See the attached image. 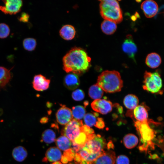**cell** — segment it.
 Returning <instances> with one entry per match:
<instances>
[{
    "label": "cell",
    "mask_w": 164,
    "mask_h": 164,
    "mask_svg": "<svg viewBox=\"0 0 164 164\" xmlns=\"http://www.w3.org/2000/svg\"><path fill=\"white\" fill-rule=\"evenodd\" d=\"M106 146L104 138L99 135L93 134L76 153L74 160L79 164H89L105 151Z\"/></svg>",
    "instance_id": "obj_1"
},
{
    "label": "cell",
    "mask_w": 164,
    "mask_h": 164,
    "mask_svg": "<svg viewBox=\"0 0 164 164\" xmlns=\"http://www.w3.org/2000/svg\"><path fill=\"white\" fill-rule=\"evenodd\" d=\"M91 60V58L84 50L74 47L63 57V69L67 73L80 74L85 72L90 67Z\"/></svg>",
    "instance_id": "obj_2"
},
{
    "label": "cell",
    "mask_w": 164,
    "mask_h": 164,
    "mask_svg": "<svg viewBox=\"0 0 164 164\" xmlns=\"http://www.w3.org/2000/svg\"><path fill=\"white\" fill-rule=\"evenodd\" d=\"M123 84L119 72L115 70H106L98 77L96 84L103 91L113 93L121 91Z\"/></svg>",
    "instance_id": "obj_3"
},
{
    "label": "cell",
    "mask_w": 164,
    "mask_h": 164,
    "mask_svg": "<svg viewBox=\"0 0 164 164\" xmlns=\"http://www.w3.org/2000/svg\"><path fill=\"white\" fill-rule=\"evenodd\" d=\"M100 1V13L104 19L116 23H120L122 21V12L117 1L104 0Z\"/></svg>",
    "instance_id": "obj_4"
},
{
    "label": "cell",
    "mask_w": 164,
    "mask_h": 164,
    "mask_svg": "<svg viewBox=\"0 0 164 164\" xmlns=\"http://www.w3.org/2000/svg\"><path fill=\"white\" fill-rule=\"evenodd\" d=\"M151 120L140 122L136 121L135 125L140 137V151H146L152 144L151 140L154 136V131L149 125Z\"/></svg>",
    "instance_id": "obj_5"
},
{
    "label": "cell",
    "mask_w": 164,
    "mask_h": 164,
    "mask_svg": "<svg viewBox=\"0 0 164 164\" xmlns=\"http://www.w3.org/2000/svg\"><path fill=\"white\" fill-rule=\"evenodd\" d=\"M144 77V89L153 94L161 92L162 81L158 72L151 73L145 71Z\"/></svg>",
    "instance_id": "obj_6"
},
{
    "label": "cell",
    "mask_w": 164,
    "mask_h": 164,
    "mask_svg": "<svg viewBox=\"0 0 164 164\" xmlns=\"http://www.w3.org/2000/svg\"><path fill=\"white\" fill-rule=\"evenodd\" d=\"M83 126L81 120L73 119L66 125L63 130L64 134L72 142L83 131Z\"/></svg>",
    "instance_id": "obj_7"
},
{
    "label": "cell",
    "mask_w": 164,
    "mask_h": 164,
    "mask_svg": "<svg viewBox=\"0 0 164 164\" xmlns=\"http://www.w3.org/2000/svg\"><path fill=\"white\" fill-rule=\"evenodd\" d=\"M5 5L0 6V10L5 14H15L20 11L22 5L20 0H3Z\"/></svg>",
    "instance_id": "obj_8"
},
{
    "label": "cell",
    "mask_w": 164,
    "mask_h": 164,
    "mask_svg": "<svg viewBox=\"0 0 164 164\" xmlns=\"http://www.w3.org/2000/svg\"><path fill=\"white\" fill-rule=\"evenodd\" d=\"M91 106L95 111L105 114L112 110L113 105L109 101L99 99L94 101L91 103Z\"/></svg>",
    "instance_id": "obj_9"
},
{
    "label": "cell",
    "mask_w": 164,
    "mask_h": 164,
    "mask_svg": "<svg viewBox=\"0 0 164 164\" xmlns=\"http://www.w3.org/2000/svg\"><path fill=\"white\" fill-rule=\"evenodd\" d=\"M148 107L145 104L138 105L133 110H129L127 115L132 118L134 117L136 121L142 122L148 119Z\"/></svg>",
    "instance_id": "obj_10"
},
{
    "label": "cell",
    "mask_w": 164,
    "mask_h": 164,
    "mask_svg": "<svg viewBox=\"0 0 164 164\" xmlns=\"http://www.w3.org/2000/svg\"><path fill=\"white\" fill-rule=\"evenodd\" d=\"M56 120L62 125H66L73 119L72 110L68 108L63 106L57 111L56 114Z\"/></svg>",
    "instance_id": "obj_11"
},
{
    "label": "cell",
    "mask_w": 164,
    "mask_h": 164,
    "mask_svg": "<svg viewBox=\"0 0 164 164\" xmlns=\"http://www.w3.org/2000/svg\"><path fill=\"white\" fill-rule=\"evenodd\" d=\"M141 8L145 16L148 18H151L154 17L157 13L158 6L155 1L147 0L142 3Z\"/></svg>",
    "instance_id": "obj_12"
},
{
    "label": "cell",
    "mask_w": 164,
    "mask_h": 164,
    "mask_svg": "<svg viewBox=\"0 0 164 164\" xmlns=\"http://www.w3.org/2000/svg\"><path fill=\"white\" fill-rule=\"evenodd\" d=\"M116 157L114 152L111 150L104 151L89 164H114Z\"/></svg>",
    "instance_id": "obj_13"
},
{
    "label": "cell",
    "mask_w": 164,
    "mask_h": 164,
    "mask_svg": "<svg viewBox=\"0 0 164 164\" xmlns=\"http://www.w3.org/2000/svg\"><path fill=\"white\" fill-rule=\"evenodd\" d=\"M123 51L130 58L134 59L137 51V46L134 43L131 35H128L122 45Z\"/></svg>",
    "instance_id": "obj_14"
},
{
    "label": "cell",
    "mask_w": 164,
    "mask_h": 164,
    "mask_svg": "<svg viewBox=\"0 0 164 164\" xmlns=\"http://www.w3.org/2000/svg\"><path fill=\"white\" fill-rule=\"evenodd\" d=\"M50 80L41 74L35 75L32 82L33 87L36 90L42 91L47 89L49 86Z\"/></svg>",
    "instance_id": "obj_15"
},
{
    "label": "cell",
    "mask_w": 164,
    "mask_h": 164,
    "mask_svg": "<svg viewBox=\"0 0 164 164\" xmlns=\"http://www.w3.org/2000/svg\"><path fill=\"white\" fill-rule=\"evenodd\" d=\"M64 84L65 87L70 90H74L80 84V80L77 75L73 73L67 75L64 79Z\"/></svg>",
    "instance_id": "obj_16"
},
{
    "label": "cell",
    "mask_w": 164,
    "mask_h": 164,
    "mask_svg": "<svg viewBox=\"0 0 164 164\" xmlns=\"http://www.w3.org/2000/svg\"><path fill=\"white\" fill-rule=\"evenodd\" d=\"M60 36L63 39L70 40L73 39L76 34V30L74 27L70 25L63 26L59 31Z\"/></svg>",
    "instance_id": "obj_17"
},
{
    "label": "cell",
    "mask_w": 164,
    "mask_h": 164,
    "mask_svg": "<svg viewBox=\"0 0 164 164\" xmlns=\"http://www.w3.org/2000/svg\"><path fill=\"white\" fill-rule=\"evenodd\" d=\"M161 62L160 55L155 53H152L148 54L145 60L147 65L153 69L158 67L160 65Z\"/></svg>",
    "instance_id": "obj_18"
},
{
    "label": "cell",
    "mask_w": 164,
    "mask_h": 164,
    "mask_svg": "<svg viewBox=\"0 0 164 164\" xmlns=\"http://www.w3.org/2000/svg\"><path fill=\"white\" fill-rule=\"evenodd\" d=\"M62 157V153L60 150L56 147L49 149L46 154L45 160L50 162H56L60 160Z\"/></svg>",
    "instance_id": "obj_19"
},
{
    "label": "cell",
    "mask_w": 164,
    "mask_h": 164,
    "mask_svg": "<svg viewBox=\"0 0 164 164\" xmlns=\"http://www.w3.org/2000/svg\"><path fill=\"white\" fill-rule=\"evenodd\" d=\"M12 156L14 159L18 162L23 161L27 156L26 149L23 146H19L15 147L12 151Z\"/></svg>",
    "instance_id": "obj_20"
},
{
    "label": "cell",
    "mask_w": 164,
    "mask_h": 164,
    "mask_svg": "<svg viewBox=\"0 0 164 164\" xmlns=\"http://www.w3.org/2000/svg\"><path fill=\"white\" fill-rule=\"evenodd\" d=\"M139 100L135 95L129 94L124 98L123 103L125 106L129 110H133L138 105Z\"/></svg>",
    "instance_id": "obj_21"
},
{
    "label": "cell",
    "mask_w": 164,
    "mask_h": 164,
    "mask_svg": "<svg viewBox=\"0 0 164 164\" xmlns=\"http://www.w3.org/2000/svg\"><path fill=\"white\" fill-rule=\"evenodd\" d=\"M10 70L0 66V89L4 87L9 81L11 78Z\"/></svg>",
    "instance_id": "obj_22"
},
{
    "label": "cell",
    "mask_w": 164,
    "mask_h": 164,
    "mask_svg": "<svg viewBox=\"0 0 164 164\" xmlns=\"http://www.w3.org/2000/svg\"><path fill=\"white\" fill-rule=\"evenodd\" d=\"M117 28L116 23L108 20H105L101 25L102 31L107 35L113 34L116 30Z\"/></svg>",
    "instance_id": "obj_23"
},
{
    "label": "cell",
    "mask_w": 164,
    "mask_h": 164,
    "mask_svg": "<svg viewBox=\"0 0 164 164\" xmlns=\"http://www.w3.org/2000/svg\"><path fill=\"white\" fill-rule=\"evenodd\" d=\"M71 142V141L65 135L59 137L56 141V145L58 148L65 151L70 149Z\"/></svg>",
    "instance_id": "obj_24"
},
{
    "label": "cell",
    "mask_w": 164,
    "mask_h": 164,
    "mask_svg": "<svg viewBox=\"0 0 164 164\" xmlns=\"http://www.w3.org/2000/svg\"><path fill=\"white\" fill-rule=\"evenodd\" d=\"M123 142L125 147L128 149H131L135 147L138 143V139L135 135L129 134L124 138Z\"/></svg>",
    "instance_id": "obj_25"
},
{
    "label": "cell",
    "mask_w": 164,
    "mask_h": 164,
    "mask_svg": "<svg viewBox=\"0 0 164 164\" xmlns=\"http://www.w3.org/2000/svg\"><path fill=\"white\" fill-rule=\"evenodd\" d=\"M103 93V90L97 84L91 86L88 91L90 97L94 100L101 99Z\"/></svg>",
    "instance_id": "obj_26"
},
{
    "label": "cell",
    "mask_w": 164,
    "mask_h": 164,
    "mask_svg": "<svg viewBox=\"0 0 164 164\" xmlns=\"http://www.w3.org/2000/svg\"><path fill=\"white\" fill-rule=\"evenodd\" d=\"M72 114L74 119L80 120L85 115L86 111L84 108L81 105L73 107L72 108Z\"/></svg>",
    "instance_id": "obj_27"
},
{
    "label": "cell",
    "mask_w": 164,
    "mask_h": 164,
    "mask_svg": "<svg viewBox=\"0 0 164 164\" xmlns=\"http://www.w3.org/2000/svg\"><path fill=\"white\" fill-rule=\"evenodd\" d=\"M43 140L46 143L50 144L55 140L56 135L54 131L50 129H47L43 133L42 137Z\"/></svg>",
    "instance_id": "obj_28"
},
{
    "label": "cell",
    "mask_w": 164,
    "mask_h": 164,
    "mask_svg": "<svg viewBox=\"0 0 164 164\" xmlns=\"http://www.w3.org/2000/svg\"><path fill=\"white\" fill-rule=\"evenodd\" d=\"M23 45L26 50L28 51H32L35 49L36 46V40L32 38L25 39L23 40Z\"/></svg>",
    "instance_id": "obj_29"
},
{
    "label": "cell",
    "mask_w": 164,
    "mask_h": 164,
    "mask_svg": "<svg viewBox=\"0 0 164 164\" xmlns=\"http://www.w3.org/2000/svg\"><path fill=\"white\" fill-rule=\"evenodd\" d=\"M84 118L86 125L89 127L94 126L97 121L96 116L94 114L87 113L85 114Z\"/></svg>",
    "instance_id": "obj_30"
},
{
    "label": "cell",
    "mask_w": 164,
    "mask_h": 164,
    "mask_svg": "<svg viewBox=\"0 0 164 164\" xmlns=\"http://www.w3.org/2000/svg\"><path fill=\"white\" fill-rule=\"evenodd\" d=\"M10 29L8 26L5 23H0V38L4 39L9 34Z\"/></svg>",
    "instance_id": "obj_31"
},
{
    "label": "cell",
    "mask_w": 164,
    "mask_h": 164,
    "mask_svg": "<svg viewBox=\"0 0 164 164\" xmlns=\"http://www.w3.org/2000/svg\"><path fill=\"white\" fill-rule=\"evenodd\" d=\"M72 97L76 101H80L84 97L85 94L84 91L80 89H77L73 91L72 94Z\"/></svg>",
    "instance_id": "obj_32"
},
{
    "label": "cell",
    "mask_w": 164,
    "mask_h": 164,
    "mask_svg": "<svg viewBox=\"0 0 164 164\" xmlns=\"http://www.w3.org/2000/svg\"><path fill=\"white\" fill-rule=\"evenodd\" d=\"M117 164H129V160L127 157L125 155L118 156L116 159Z\"/></svg>",
    "instance_id": "obj_33"
},
{
    "label": "cell",
    "mask_w": 164,
    "mask_h": 164,
    "mask_svg": "<svg viewBox=\"0 0 164 164\" xmlns=\"http://www.w3.org/2000/svg\"><path fill=\"white\" fill-rule=\"evenodd\" d=\"M29 15L27 13L23 12L22 13L21 15L18 18V20L21 22H27L29 19Z\"/></svg>",
    "instance_id": "obj_34"
},
{
    "label": "cell",
    "mask_w": 164,
    "mask_h": 164,
    "mask_svg": "<svg viewBox=\"0 0 164 164\" xmlns=\"http://www.w3.org/2000/svg\"><path fill=\"white\" fill-rule=\"evenodd\" d=\"M104 123L102 118H98L95 126L99 129L103 128L104 127Z\"/></svg>",
    "instance_id": "obj_35"
},
{
    "label": "cell",
    "mask_w": 164,
    "mask_h": 164,
    "mask_svg": "<svg viewBox=\"0 0 164 164\" xmlns=\"http://www.w3.org/2000/svg\"><path fill=\"white\" fill-rule=\"evenodd\" d=\"M52 164H62L61 162H60L57 161L55 162H54Z\"/></svg>",
    "instance_id": "obj_36"
},
{
    "label": "cell",
    "mask_w": 164,
    "mask_h": 164,
    "mask_svg": "<svg viewBox=\"0 0 164 164\" xmlns=\"http://www.w3.org/2000/svg\"><path fill=\"white\" fill-rule=\"evenodd\" d=\"M3 112V111L2 109L0 108V116L2 114Z\"/></svg>",
    "instance_id": "obj_37"
},
{
    "label": "cell",
    "mask_w": 164,
    "mask_h": 164,
    "mask_svg": "<svg viewBox=\"0 0 164 164\" xmlns=\"http://www.w3.org/2000/svg\"></svg>",
    "instance_id": "obj_38"
}]
</instances>
